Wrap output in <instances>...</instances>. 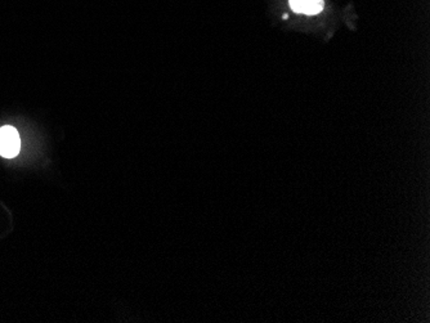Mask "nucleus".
Segmentation results:
<instances>
[{
    "instance_id": "1",
    "label": "nucleus",
    "mask_w": 430,
    "mask_h": 323,
    "mask_svg": "<svg viewBox=\"0 0 430 323\" xmlns=\"http://www.w3.org/2000/svg\"><path fill=\"white\" fill-rule=\"evenodd\" d=\"M21 150V138L19 132L13 126L0 128V156L13 159Z\"/></svg>"
},
{
    "instance_id": "2",
    "label": "nucleus",
    "mask_w": 430,
    "mask_h": 323,
    "mask_svg": "<svg viewBox=\"0 0 430 323\" xmlns=\"http://www.w3.org/2000/svg\"><path fill=\"white\" fill-rule=\"evenodd\" d=\"M323 9V0H305L303 6V12L307 16L319 15Z\"/></svg>"
},
{
    "instance_id": "4",
    "label": "nucleus",
    "mask_w": 430,
    "mask_h": 323,
    "mask_svg": "<svg viewBox=\"0 0 430 323\" xmlns=\"http://www.w3.org/2000/svg\"><path fill=\"white\" fill-rule=\"evenodd\" d=\"M283 18H284V19H287V18H289V15H287V13H285L284 16H283Z\"/></svg>"
},
{
    "instance_id": "3",
    "label": "nucleus",
    "mask_w": 430,
    "mask_h": 323,
    "mask_svg": "<svg viewBox=\"0 0 430 323\" xmlns=\"http://www.w3.org/2000/svg\"><path fill=\"white\" fill-rule=\"evenodd\" d=\"M305 0H289V4L295 13H302Z\"/></svg>"
}]
</instances>
